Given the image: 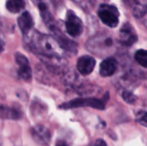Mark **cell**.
<instances>
[{"label": "cell", "mask_w": 147, "mask_h": 146, "mask_svg": "<svg viewBox=\"0 0 147 146\" xmlns=\"http://www.w3.org/2000/svg\"><path fill=\"white\" fill-rule=\"evenodd\" d=\"M25 39L26 44L32 51L45 58H59L65 51L54 37L40 34L37 31L32 32Z\"/></svg>", "instance_id": "cell-1"}, {"label": "cell", "mask_w": 147, "mask_h": 146, "mask_svg": "<svg viewBox=\"0 0 147 146\" xmlns=\"http://www.w3.org/2000/svg\"><path fill=\"white\" fill-rule=\"evenodd\" d=\"M82 107H90L99 110H103L105 108V103L102 100L96 98H78L71 100L70 102H65L59 106L62 109H71L76 108H82Z\"/></svg>", "instance_id": "cell-2"}, {"label": "cell", "mask_w": 147, "mask_h": 146, "mask_svg": "<svg viewBox=\"0 0 147 146\" xmlns=\"http://www.w3.org/2000/svg\"><path fill=\"white\" fill-rule=\"evenodd\" d=\"M98 16L109 28H115L119 23V11L110 4H102L98 9Z\"/></svg>", "instance_id": "cell-3"}, {"label": "cell", "mask_w": 147, "mask_h": 146, "mask_svg": "<svg viewBox=\"0 0 147 146\" xmlns=\"http://www.w3.org/2000/svg\"><path fill=\"white\" fill-rule=\"evenodd\" d=\"M114 41L113 39L109 36H96L92 39H90L88 43L87 46L90 51H91L93 53L96 54H104L107 53L106 50L111 49L113 46Z\"/></svg>", "instance_id": "cell-4"}, {"label": "cell", "mask_w": 147, "mask_h": 146, "mask_svg": "<svg viewBox=\"0 0 147 146\" xmlns=\"http://www.w3.org/2000/svg\"><path fill=\"white\" fill-rule=\"evenodd\" d=\"M66 32L73 37L79 36L83 32V22L80 18L71 10H68L65 20Z\"/></svg>", "instance_id": "cell-5"}, {"label": "cell", "mask_w": 147, "mask_h": 146, "mask_svg": "<svg viewBox=\"0 0 147 146\" xmlns=\"http://www.w3.org/2000/svg\"><path fill=\"white\" fill-rule=\"evenodd\" d=\"M15 59L18 66V76L24 81H30L32 78V71L28 59L20 52H16Z\"/></svg>", "instance_id": "cell-6"}, {"label": "cell", "mask_w": 147, "mask_h": 146, "mask_svg": "<svg viewBox=\"0 0 147 146\" xmlns=\"http://www.w3.org/2000/svg\"><path fill=\"white\" fill-rule=\"evenodd\" d=\"M137 40H138V36L133 26L128 22L125 23L120 30V34H119L120 42L124 46H130L134 45L137 41Z\"/></svg>", "instance_id": "cell-7"}, {"label": "cell", "mask_w": 147, "mask_h": 146, "mask_svg": "<svg viewBox=\"0 0 147 146\" xmlns=\"http://www.w3.org/2000/svg\"><path fill=\"white\" fill-rule=\"evenodd\" d=\"M33 139L40 145H47L51 140V133L48 128L42 125H37L31 129Z\"/></svg>", "instance_id": "cell-8"}, {"label": "cell", "mask_w": 147, "mask_h": 146, "mask_svg": "<svg viewBox=\"0 0 147 146\" xmlns=\"http://www.w3.org/2000/svg\"><path fill=\"white\" fill-rule=\"evenodd\" d=\"M95 65H96L95 59L91 56L84 55L78 59L77 68L82 75L87 76L93 71Z\"/></svg>", "instance_id": "cell-9"}, {"label": "cell", "mask_w": 147, "mask_h": 146, "mask_svg": "<svg viewBox=\"0 0 147 146\" xmlns=\"http://www.w3.org/2000/svg\"><path fill=\"white\" fill-rule=\"evenodd\" d=\"M132 13L136 17H142L147 13V0H127Z\"/></svg>", "instance_id": "cell-10"}, {"label": "cell", "mask_w": 147, "mask_h": 146, "mask_svg": "<svg viewBox=\"0 0 147 146\" xmlns=\"http://www.w3.org/2000/svg\"><path fill=\"white\" fill-rule=\"evenodd\" d=\"M116 67V60L114 58H108L104 59L100 65V75L104 77H110L115 72Z\"/></svg>", "instance_id": "cell-11"}, {"label": "cell", "mask_w": 147, "mask_h": 146, "mask_svg": "<svg viewBox=\"0 0 147 146\" xmlns=\"http://www.w3.org/2000/svg\"><path fill=\"white\" fill-rule=\"evenodd\" d=\"M17 22H18V26L20 28L21 31L22 32V34L24 35L28 34L29 33V31L31 30V28H33V26H34L33 18H32L31 15L28 11L23 12L18 17Z\"/></svg>", "instance_id": "cell-12"}, {"label": "cell", "mask_w": 147, "mask_h": 146, "mask_svg": "<svg viewBox=\"0 0 147 146\" xmlns=\"http://www.w3.org/2000/svg\"><path fill=\"white\" fill-rule=\"evenodd\" d=\"M1 117L8 120H18L21 118V113L14 108L1 106Z\"/></svg>", "instance_id": "cell-13"}, {"label": "cell", "mask_w": 147, "mask_h": 146, "mask_svg": "<svg viewBox=\"0 0 147 146\" xmlns=\"http://www.w3.org/2000/svg\"><path fill=\"white\" fill-rule=\"evenodd\" d=\"M24 7V0H8L6 3V8L11 13H18L23 9Z\"/></svg>", "instance_id": "cell-14"}, {"label": "cell", "mask_w": 147, "mask_h": 146, "mask_svg": "<svg viewBox=\"0 0 147 146\" xmlns=\"http://www.w3.org/2000/svg\"><path fill=\"white\" fill-rule=\"evenodd\" d=\"M135 59L140 65L147 68V50L137 51L135 53Z\"/></svg>", "instance_id": "cell-15"}, {"label": "cell", "mask_w": 147, "mask_h": 146, "mask_svg": "<svg viewBox=\"0 0 147 146\" xmlns=\"http://www.w3.org/2000/svg\"><path fill=\"white\" fill-rule=\"evenodd\" d=\"M121 96H122L123 100L128 104H134L137 102V96L134 94H133L131 91L125 90L122 92Z\"/></svg>", "instance_id": "cell-16"}, {"label": "cell", "mask_w": 147, "mask_h": 146, "mask_svg": "<svg viewBox=\"0 0 147 146\" xmlns=\"http://www.w3.org/2000/svg\"><path fill=\"white\" fill-rule=\"evenodd\" d=\"M136 121L147 127V112L146 111H144V110H141L140 112L137 113L136 114Z\"/></svg>", "instance_id": "cell-17"}, {"label": "cell", "mask_w": 147, "mask_h": 146, "mask_svg": "<svg viewBox=\"0 0 147 146\" xmlns=\"http://www.w3.org/2000/svg\"><path fill=\"white\" fill-rule=\"evenodd\" d=\"M72 1L85 10H89L93 6V0H72Z\"/></svg>", "instance_id": "cell-18"}, {"label": "cell", "mask_w": 147, "mask_h": 146, "mask_svg": "<svg viewBox=\"0 0 147 146\" xmlns=\"http://www.w3.org/2000/svg\"><path fill=\"white\" fill-rule=\"evenodd\" d=\"M55 146H70L65 139H58Z\"/></svg>", "instance_id": "cell-19"}, {"label": "cell", "mask_w": 147, "mask_h": 146, "mask_svg": "<svg viewBox=\"0 0 147 146\" xmlns=\"http://www.w3.org/2000/svg\"><path fill=\"white\" fill-rule=\"evenodd\" d=\"M94 146H108V145H107L106 142H105L103 139H96V142H95V145Z\"/></svg>", "instance_id": "cell-20"}, {"label": "cell", "mask_w": 147, "mask_h": 146, "mask_svg": "<svg viewBox=\"0 0 147 146\" xmlns=\"http://www.w3.org/2000/svg\"><path fill=\"white\" fill-rule=\"evenodd\" d=\"M146 25H147V22H146Z\"/></svg>", "instance_id": "cell-21"}]
</instances>
